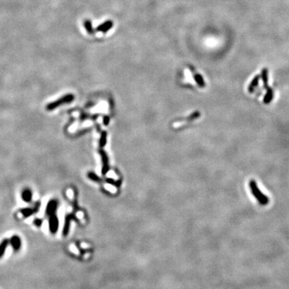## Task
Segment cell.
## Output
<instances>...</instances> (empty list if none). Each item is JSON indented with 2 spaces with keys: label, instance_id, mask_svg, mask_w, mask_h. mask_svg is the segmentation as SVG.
I'll list each match as a JSON object with an SVG mask.
<instances>
[{
  "label": "cell",
  "instance_id": "cell-1",
  "mask_svg": "<svg viewBox=\"0 0 289 289\" xmlns=\"http://www.w3.org/2000/svg\"><path fill=\"white\" fill-rule=\"evenodd\" d=\"M249 187L250 189H251V190H252V194H253L254 197L256 198V200L259 202V204H261L262 206H266L267 204H268L269 198L261 192V190L259 189V187H258L257 184H256V182H255V180L252 179V180L250 181Z\"/></svg>",
  "mask_w": 289,
  "mask_h": 289
},
{
  "label": "cell",
  "instance_id": "cell-2",
  "mask_svg": "<svg viewBox=\"0 0 289 289\" xmlns=\"http://www.w3.org/2000/svg\"><path fill=\"white\" fill-rule=\"evenodd\" d=\"M74 100V95L73 94H67V95H64L62 97L60 98V99L56 100H55V101L51 102V103L47 104V106H46V109L47 110L51 111V110H54L55 109H56L57 107L59 106H61V105H64V104H68L70 102H71Z\"/></svg>",
  "mask_w": 289,
  "mask_h": 289
},
{
  "label": "cell",
  "instance_id": "cell-3",
  "mask_svg": "<svg viewBox=\"0 0 289 289\" xmlns=\"http://www.w3.org/2000/svg\"><path fill=\"white\" fill-rule=\"evenodd\" d=\"M48 225H49V231L51 234L55 235L57 232L59 228V219L57 218L56 214H52V215L49 216V220H48Z\"/></svg>",
  "mask_w": 289,
  "mask_h": 289
},
{
  "label": "cell",
  "instance_id": "cell-4",
  "mask_svg": "<svg viewBox=\"0 0 289 289\" xmlns=\"http://www.w3.org/2000/svg\"><path fill=\"white\" fill-rule=\"evenodd\" d=\"M113 26V22L112 20H107L104 22V23H100L97 27H96L95 32H102V33H105L108 31L110 30Z\"/></svg>",
  "mask_w": 289,
  "mask_h": 289
},
{
  "label": "cell",
  "instance_id": "cell-5",
  "mask_svg": "<svg viewBox=\"0 0 289 289\" xmlns=\"http://www.w3.org/2000/svg\"><path fill=\"white\" fill-rule=\"evenodd\" d=\"M40 203H37L33 208L21 209V210H19V212L23 214V216L24 217V218H27V217H30L31 215H32L33 214L37 212L38 210H39V209H40Z\"/></svg>",
  "mask_w": 289,
  "mask_h": 289
},
{
  "label": "cell",
  "instance_id": "cell-6",
  "mask_svg": "<svg viewBox=\"0 0 289 289\" xmlns=\"http://www.w3.org/2000/svg\"><path fill=\"white\" fill-rule=\"evenodd\" d=\"M9 243L11 244V246L15 252H19L21 248V246H22L20 237L16 235L12 236L11 239L9 240Z\"/></svg>",
  "mask_w": 289,
  "mask_h": 289
},
{
  "label": "cell",
  "instance_id": "cell-7",
  "mask_svg": "<svg viewBox=\"0 0 289 289\" xmlns=\"http://www.w3.org/2000/svg\"><path fill=\"white\" fill-rule=\"evenodd\" d=\"M57 207H58V203H57L56 200H55V199L50 200L49 203H47V208H46V214L48 216L55 214L57 210Z\"/></svg>",
  "mask_w": 289,
  "mask_h": 289
},
{
  "label": "cell",
  "instance_id": "cell-8",
  "mask_svg": "<svg viewBox=\"0 0 289 289\" xmlns=\"http://www.w3.org/2000/svg\"><path fill=\"white\" fill-rule=\"evenodd\" d=\"M73 218H75L73 214H68V215L66 216L64 229H63V235H64V236H67V235H68V232H69L70 224H71V220L73 219Z\"/></svg>",
  "mask_w": 289,
  "mask_h": 289
},
{
  "label": "cell",
  "instance_id": "cell-9",
  "mask_svg": "<svg viewBox=\"0 0 289 289\" xmlns=\"http://www.w3.org/2000/svg\"><path fill=\"white\" fill-rule=\"evenodd\" d=\"M266 89V95H265V96L263 97V101L265 105H268V104H270L271 102H272V100H273V98H274V92H273V89L269 86L267 87Z\"/></svg>",
  "mask_w": 289,
  "mask_h": 289
},
{
  "label": "cell",
  "instance_id": "cell-10",
  "mask_svg": "<svg viewBox=\"0 0 289 289\" xmlns=\"http://www.w3.org/2000/svg\"><path fill=\"white\" fill-rule=\"evenodd\" d=\"M100 154L101 155L102 158V162H103V169H102V174L105 175V174L107 173L108 169H109V165H108V157L107 154H105V152L102 150H100Z\"/></svg>",
  "mask_w": 289,
  "mask_h": 289
},
{
  "label": "cell",
  "instance_id": "cell-11",
  "mask_svg": "<svg viewBox=\"0 0 289 289\" xmlns=\"http://www.w3.org/2000/svg\"><path fill=\"white\" fill-rule=\"evenodd\" d=\"M259 80H260V76H255L254 77V79L252 80V82L250 83L249 86H248V92L252 93L255 91V88L259 85Z\"/></svg>",
  "mask_w": 289,
  "mask_h": 289
},
{
  "label": "cell",
  "instance_id": "cell-12",
  "mask_svg": "<svg viewBox=\"0 0 289 289\" xmlns=\"http://www.w3.org/2000/svg\"><path fill=\"white\" fill-rule=\"evenodd\" d=\"M83 24H84L85 30H86L87 33H88V35H93L94 33L96 32H95V29H93V27H92V22H91L89 19H85V20L84 21Z\"/></svg>",
  "mask_w": 289,
  "mask_h": 289
},
{
  "label": "cell",
  "instance_id": "cell-13",
  "mask_svg": "<svg viewBox=\"0 0 289 289\" xmlns=\"http://www.w3.org/2000/svg\"><path fill=\"white\" fill-rule=\"evenodd\" d=\"M22 198L26 203H30L32 199V192L30 189H24L22 192Z\"/></svg>",
  "mask_w": 289,
  "mask_h": 289
},
{
  "label": "cell",
  "instance_id": "cell-14",
  "mask_svg": "<svg viewBox=\"0 0 289 289\" xmlns=\"http://www.w3.org/2000/svg\"><path fill=\"white\" fill-rule=\"evenodd\" d=\"M260 77L261 79H262V81H263V88L266 89V88L268 87V85H267V84H268V71H267V68H263V69L262 70Z\"/></svg>",
  "mask_w": 289,
  "mask_h": 289
},
{
  "label": "cell",
  "instance_id": "cell-15",
  "mask_svg": "<svg viewBox=\"0 0 289 289\" xmlns=\"http://www.w3.org/2000/svg\"><path fill=\"white\" fill-rule=\"evenodd\" d=\"M9 244V240L7 238L3 239L2 242H0V259L2 258V256L4 255V254L6 252V249L7 248Z\"/></svg>",
  "mask_w": 289,
  "mask_h": 289
},
{
  "label": "cell",
  "instance_id": "cell-16",
  "mask_svg": "<svg viewBox=\"0 0 289 289\" xmlns=\"http://www.w3.org/2000/svg\"><path fill=\"white\" fill-rule=\"evenodd\" d=\"M193 78H194V81H196V83L198 84L199 87H201V88H203L205 87V82L203 81V78L200 74H194L193 76Z\"/></svg>",
  "mask_w": 289,
  "mask_h": 289
},
{
  "label": "cell",
  "instance_id": "cell-17",
  "mask_svg": "<svg viewBox=\"0 0 289 289\" xmlns=\"http://www.w3.org/2000/svg\"><path fill=\"white\" fill-rule=\"evenodd\" d=\"M106 138H107V133L106 132H103L101 134V137L100 140V147H104L106 144Z\"/></svg>",
  "mask_w": 289,
  "mask_h": 289
},
{
  "label": "cell",
  "instance_id": "cell-18",
  "mask_svg": "<svg viewBox=\"0 0 289 289\" xmlns=\"http://www.w3.org/2000/svg\"><path fill=\"white\" fill-rule=\"evenodd\" d=\"M88 177L89 178V179H92V180L95 181V182H100V179H99V177L93 173H88Z\"/></svg>",
  "mask_w": 289,
  "mask_h": 289
},
{
  "label": "cell",
  "instance_id": "cell-19",
  "mask_svg": "<svg viewBox=\"0 0 289 289\" xmlns=\"http://www.w3.org/2000/svg\"><path fill=\"white\" fill-rule=\"evenodd\" d=\"M33 223L36 227H40L42 226V223H43V221L40 218H36L33 222Z\"/></svg>",
  "mask_w": 289,
  "mask_h": 289
},
{
  "label": "cell",
  "instance_id": "cell-20",
  "mask_svg": "<svg viewBox=\"0 0 289 289\" xmlns=\"http://www.w3.org/2000/svg\"><path fill=\"white\" fill-rule=\"evenodd\" d=\"M108 120H109V118H105V125L108 124Z\"/></svg>",
  "mask_w": 289,
  "mask_h": 289
}]
</instances>
